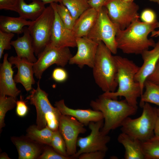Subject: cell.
<instances>
[{
	"label": "cell",
	"instance_id": "5b68a950",
	"mask_svg": "<svg viewBox=\"0 0 159 159\" xmlns=\"http://www.w3.org/2000/svg\"><path fill=\"white\" fill-rule=\"evenodd\" d=\"M37 84L36 89H33L26 98L36 108L37 127L41 130L47 126L53 131L57 130L62 114L56 107H54L50 103L48 98V94L40 87L39 80Z\"/></svg>",
	"mask_w": 159,
	"mask_h": 159
},
{
	"label": "cell",
	"instance_id": "ffe728a7",
	"mask_svg": "<svg viewBox=\"0 0 159 159\" xmlns=\"http://www.w3.org/2000/svg\"><path fill=\"white\" fill-rule=\"evenodd\" d=\"M23 33L22 36L11 41V45L14 47L17 57L35 63L37 59L34 55L32 40L28 27H24Z\"/></svg>",
	"mask_w": 159,
	"mask_h": 159
},
{
	"label": "cell",
	"instance_id": "f35d334b",
	"mask_svg": "<svg viewBox=\"0 0 159 159\" xmlns=\"http://www.w3.org/2000/svg\"><path fill=\"white\" fill-rule=\"evenodd\" d=\"M106 0H88L87 2L91 8L98 11L104 6Z\"/></svg>",
	"mask_w": 159,
	"mask_h": 159
},
{
	"label": "cell",
	"instance_id": "52a82bcc",
	"mask_svg": "<svg viewBox=\"0 0 159 159\" xmlns=\"http://www.w3.org/2000/svg\"><path fill=\"white\" fill-rule=\"evenodd\" d=\"M54 18V9L50 4L43 13L32 21L28 27L32 39L34 54L37 57L50 43Z\"/></svg>",
	"mask_w": 159,
	"mask_h": 159
},
{
	"label": "cell",
	"instance_id": "836d02e7",
	"mask_svg": "<svg viewBox=\"0 0 159 159\" xmlns=\"http://www.w3.org/2000/svg\"><path fill=\"white\" fill-rule=\"evenodd\" d=\"M139 16L141 21L145 23L153 24L158 21L157 20L156 13L150 8H146L143 9Z\"/></svg>",
	"mask_w": 159,
	"mask_h": 159
},
{
	"label": "cell",
	"instance_id": "1f68e13d",
	"mask_svg": "<svg viewBox=\"0 0 159 159\" xmlns=\"http://www.w3.org/2000/svg\"><path fill=\"white\" fill-rule=\"evenodd\" d=\"M70 156L62 155L56 151L51 146L45 145L43 151L38 159H72Z\"/></svg>",
	"mask_w": 159,
	"mask_h": 159
},
{
	"label": "cell",
	"instance_id": "4316f807",
	"mask_svg": "<svg viewBox=\"0 0 159 159\" xmlns=\"http://www.w3.org/2000/svg\"><path fill=\"white\" fill-rule=\"evenodd\" d=\"M62 3L68 9L75 20L90 7L87 0H62Z\"/></svg>",
	"mask_w": 159,
	"mask_h": 159
},
{
	"label": "cell",
	"instance_id": "603a6c76",
	"mask_svg": "<svg viewBox=\"0 0 159 159\" xmlns=\"http://www.w3.org/2000/svg\"><path fill=\"white\" fill-rule=\"evenodd\" d=\"M29 4L24 0L20 3L17 11L19 16L26 20L34 21L38 18L44 12L46 7L41 0H33Z\"/></svg>",
	"mask_w": 159,
	"mask_h": 159
},
{
	"label": "cell",
	"instance_id": "b9f144b4",
	"mask_svg": "<svg viewBox=\"0 0 159 159\" xmlns=\"http://www.w3.org/2000/svg\"><path fill=\"white\" fill-rule=\"evenodd\" d=\"M32 1L33 0H29ZM45 4L52 3H62V0H41Z\"/></svg>",
	"mask_w": 159,
	"mask_h": 159
},
{
	"label": "cell",
	"instance_id": "ba28073f",
	"mask_svg": "<svg viewBox=\"0 0 159 159\" xmlns=\"http://www.w3.org/2000/svg\"><path fill=\"white\" fill-rule=\"evenodd\" d=\"M117 29L103 6L98 11L95 23L87 37L98 43L102 42L112 54H115L118 49L115 39Z\"/></svg>",
	"mask_w": 159,
	"mask_h": 159
},
{
	"label": "cell",
	"instance_id": "d590c367",
	"mask_svg": "<svg viewBox=\"0 0 159 159\" xmlns=\"http://www.w3.org/2000/svg\"><path fill=\"white\" fill-rule=\"evenodd\" d=\"M68 74L65 70L62 68L57 67L54 69L52 72V78L57 82H62L67 79Z\"/></svg>",
	"mask_w": 159,
	"mask_h": 159
},
{
	"label": "cell",
	"instance_id": "74e56055",
	"mask_svg": "<svg viewBox=\"0 0 159 159\" xmlns=\"http://www.w3.org/2000/svg\"><path fill=\"white\" fill-rule=\"evenodd\" d=\"M16 107V113L18 116L24 117L27 114L28 108L25 101L22 99L21 96L20 99L17 101Z\"/></svg>",
	"mask_w": 159,
	"mask_h": 159
},
{
	"label": "cell",
	"instance_id": "8992f818",
	"mask_svg": "<svg viewBox=\"0 0 159 159\" xmlns=\"http://www.w3.org/2000/svg\"><path fill=\"white\" fill-rule=\"evenodd\" d=\"M142 108L141 116L135 119L127 117L122 122L120 130L122 132L143 142L154 136L157 111L156 107L147 102L144 103Z\"/></svg>",
	"mask_w": 159,
	"mask_h": 159
},
{
	"label": "cell",
	"instance_id": "bcb514c9",
	"mask_svg": "<svg viewBox=\"0 0 159 159\" xmlns=\"http://www.w3.org/2000/svg\"><path fill=\"white\" fill-rule=\"evenodd\" d=\"M127 2H132L134 0H123Z\"/></svg>",
	"mask_w": 159,
	"mask_h": 159
},
{
	"label": "cell",
	"instance_id": "9a60e30c",
	"mask_svg": "<svg viewBox=\"0 0 159 159\" xmlns=\"http://www.w3.org/2000/svg\"><path fill=\"white\" fill-rule=\"evenodd\" d=\"M141 55L143 63L139 67L135 79L140 85L142 95L145 82L154 71L159 60V40L155 43L152 49L146 50Z\"/></svg>",
	"mask_w": 159,
	"mask_h": 159
},
{
	"label": "cell",
	"instance_id": "8fae6325",
	"mask_svg": "<svg viewBox=\"0 0 159 159\" xmlns=\"http://www.w3.org/2000/svg\"><path fill=\"white\" fill-rule=\"evenodd\" d=\"M104 119L96 122H90L88 125L90 134L85 137L78 138L77 145L79 150L73 156V158H77L81 154L96 151L106 152L108 148L107 144L110 140V137L104 134L101 129L104 124Z\"/></svg>",
	"mask_w": 159,
	"mask_h": 159
},
{
	"label": "cell",
	"instance_id": "5bb4252c",
	"mask_svg": "<svg viewBox=\"0 0 159 159\" xmlns=\"http://www.w3.org/2000/svg\"><path fill=\"white\" fill-rule=\"evenodd\" d=\"M55 18L52 26L50 41L49 44L58 47H77L76 38L72 30L64 25L54 6Z\"/></svg>",
	"mask_w": 159,
	"mask_h": 159
},
{
	"label": "cell",
	"instance_id": "d6a6232c",
	"mask_svg": "<svg viewBox=\"0 0 159 159\" xmlns=\"http://www.w3.org/2000/svg\"><path fill=\"white\" fill-rule=\"evenodd\" d=\"M14 36V33L0 30V59L2 58L4 50L11 49V40Z\"/></svg>",
	"mask_w": 159,
	"mask_h": 159
},
{
	"label": "cell",
	"instance_id": "4dcf8cb0",
	"mask_svg": "<svg viewBox=\"0 0 159 159\" xmlns=\"http://www.w3.org/2000/svg\"><path fill=\"white\" fill-rule=\"evenodd\" d=\"M50 146L60 154L69 157L67 154L65 142L59 129L53 131Z\"/></svg>",
	"mask_w": 159,
	"mask_h": 159
},
{
	"label": "cell",
	"instance_id": "ee69618b",
	"mask_svg": "<svg viewBox=\"0 0 159 159\" xmlns=\"http://www.w3.org/2000/svg\"><path fill=\"white\" fill-rule=\"evenodd\" d=\"M0 159H10L11 158L9 157L8 155L6 153L4 152L2 153L0 155Z\"/></svg>",
	"mask_w": 159,
	"mask_h": 159
},
{
	"label": "cell",
	"instance_id": "d6986e66",
	"mask_svg": "<svg viewBox=\"0 0 159 159\" xmlns=\"http://www.w3.org/2000/svg\"><path fill=\"white\" fill-rule=\"evenodd\" d=\"M54 105L63 115L73 116L80 122L87 125L92 122H96L104 119L102 112L99 111L87 109H74L67 107L63 99L56 101Z\"/></svg>",
	"mask_w": 159,
	"mask_h": 159
},
{
	"label": "cell",
	"instance_id": "277c9868",
	"mask_svg": "<svg viewBox=\"0 0 159 159\" xmlns=\"http://www.w3.org/2000/svg\"><path fill=\"white\" fill-rule=\"evenodd\" d=\"M102 42L98 43L93 74L97 85L105 92L115 91L117 67L114 56Z\"/></svg>",
	"mask_w": 159,
	"mask_h": 159
},
{
	"label": "cell",
	"instance_id": "e0dca14e",
	"mask_svg": "<svg viewBox=\"0 0 159 159\" xmlns=\"http://www.w3.org/2000/svg\"><path fill=\"white\" fill-rule=\"evenodd\" d=\"M8 54L4 56L3 62L0 66V95L16 98L21 92L16 86L13 77L14 71L8 59Z\"/></svg>",
	"mask_w": 159,
	"mask_h": 159
},
{
	"label": "cell",
	"instance_id": "cb8c5ba5",
	"mask_svg": "<svg viewBox=\"0 0 159 159\" xmlns=\"http://www.w3.org/2000/svg\"><path fill=\"white\" fill-rule=\"evenodd\" d=\"M32 21L19 17H12L4 15L0 16V30L7 33L16 34L23 33L24 28L29 26Z\"/></svg>",
	"mask_w": 159,
	"mask_h": 159
},
{
	"label": "cell",
	"instance_id": "30bf717a",
	"mask_svg": "<svg viewBox=\"0 0 159 159\" xmlns=\"http://www.w3.org/2000/svg\"><path fill=\"white\" fill-rule=\"evenodd\" d=\"M72 56L69 47H58L48 44L38 56L37 62L34 63L35 76L40 80L44 72L49 66L56 64L64 67Z\"/></svg>",
	"mask_w": 159,
	"mask_h": 159
},
{
	"label": "cell",
	"instance_id": "6da1fadb",
	"mask_svg": "<svg viewBox=\"0 0 159 159\" xmlns=\"http://www.w3.org/2000/svg\"><path fill=\"white\" fill-rule=\"evenodd\" d=\"M158 22L148 24L137 19L124 29L117 28L115 37L117 49L125 54H141L150 47H153L155 43L148 36L158 28Z\"/></svg>",
	"mask_w": 159,
	"mask_h": 159
},
{
	"label": "cell",
	"instance_id": "7a4b0ae2",
	"mask_svg": "<svg viewBox=\"0 0 159 159\" xmlns=\"http://www.w3.org/2000/svg\"><path fill=\"white\" fill-rule=\"evenodd\" d=\"M114 57L117 67L118 89L116 91L105 92L101 95L113 99L123 97L129 104L138 109L137 100L142 93L140 85L135 77L140 67L127 58L118 55Z\"/></svg>",
	"mask_w": 159,
	"mask_h": 159
},
{
	"label": "cell",
	"instance_id": "ac0fdd59",
	"mask_svg": "<svg viewBox=\"0 0 159 159\" xmlns=\"http://www.w3.org/2000/svg\"><path fill=\"white\" fill-rule=\"evenodd\" d=\"M11 140L16 148L19 159H38L45 145L26 136H13L11 138Z\"/></svg>",
	"mask_w": 159,
	"mask_h": 159
},
{
	"label": "cell",
	"instance_id": "60d3db41",
	"mask_svg": "<svg viewBox=\"0 0 159 159\" xmlns=\"http://www.w3.org/2000/svg\"><path fill=\"white\" fill-rule=\"evenodd\" d=\"M157 116L154 129V137L159 139V107L157 108Z\"/></svg>",
	"mask_w": 159,
	"mask_h": 159
},
{
	"label": "cell",
	"instance_id": "f6af8a7d",
	"mask_svg": "<svg viewBox=\"0 0 159 159\" xmlns=\"http://www.w3.org/2000/svg\"><path fill=\"white\" fill-rule=\"evenodd\" d=\"M150 1L159 4V0H149Z\"/></svg>",
	"mask_w": 159,
	"mask_h": 159
},
{
	"label": "cell",
	"instance_id": "8d00e7d4",
	"mask_svg": "<svg viewBox=\"0 0 159 159\" xmlns=\"http://www.w3.org/2000/svg\"><path fill=\"white\" fill-rule=\"evenodd\" d=\"M106 152L96 151L83 153L77 158L79 159H103L106 155Z\"/></svg>",
	"mask_w": 159,
	"mask_h": 159
},
{
	"label": "cell",
	"instance_id": "3957f363",
	"mask_svg": "<svg viewBox=\"0 0 159 159\" xmlns=\"http://www.w3.org/2000/svg\"><path fill=\"white\" fill-rule=\"evenodd\" d=\"M90 105L93 110L102 112L104 122L101 131L105 135L121 127L125 119L135 115L138 109L129 104L125 99L118 101L101 95L91 101Z\"/></svg>",
	"mask_w": 159,
	"mask_h": 159
},
{
	"label": "cell",
	"instance_id": "7bdbcfd3",
	"mask_svg": "<svg viewBox=\"0 0 159 159\" xmlns=\"http://www.w3.org/2000/svg\"><path fill=\"white\" fill-rule=\"evenodd\" d=\"M158 27L159 28V22L158 24ZM159 36V30H154L151 33L150 37H157Z\"/></svg>",
	"mask_w": 159,
	"mask_h": 159
},
{
	"label": "cell",
	"instance_id": "484cf974",
	"mask_svg": "<svg viewBox=\"0 0 159 159\" xmlns=\"http://www.w3.org/2000/svg\"><path fill=\"white\" fill-rule=\"evenodd\" d=\"M145 91L140 97V105L142 107L145 102L154 104L159 107V85L146 80Z\"/></svg>",
	"mask_w": 159,
	"mask_h": 159
},
{
	"label": "cell",
	"instance_id": "83f0119b",
	"mask_svg": "<svg viewBox=\"0 0 159 159\" xmlns=\"http://www.w3.org/2000/svg\"><path fill=\"white\" fill-rule=\"evenodd\" d=\"M142 148L145 159H159V139L154 137L142 142Z\"/></svg>",
	"mask_w": 159,
	"mask_h": 159
},
{
	"label": "cell",
	"instance_id": "e575fe53",
	"mask_svg": "<svg viewBox=\"0 0 159 159\" xmlns=\"http://www.w3.org/2000/svg\"><path fill=\"white\" fill-rule=\"evenodd\" d=\"M21 0H0V9L17 12Z\"/></svg>",
	"mask_w": 159,
	"mask_h": 159
},
{
	"label": "cell",
	"instance_id": "7c38bea8",
	"mask_svg": "<svg viewBox=\"0 0 159 159\" xmlns=\"http://www.w3.org/2000/svg\"><path fill=\"white\" fill-rule=\"evenodd\" d=\"M84 125L74 117L62 114L59 118L58 129L66 143L67 154L72 157L77 152L78 136L87 131Z\"/></svg>",
	"mask_w": 159,
	"mask_h": 159
},
{
	"label": "cell",
	"instance_id": "2e32d148",
	"mask_svg": "<svg viewBox=\"0 0 159 159\" xmlns=\"http://www.w3.org/2000/svg\"><path fill=\"white\" fill-rule=\"evenodd\" d=\"M9 62L14 65L17 69V72L14 78L16 83H20L27 91L32 89V85L35 81L33 75L34 63L26 59L11 56L8 58Z\"/></svg>",
	"mask_w": 159,
	"mask_h": 159
},
{
	"label": "cell",
	"instance_id": "f546056e",
	"mask_svg": "<svg viewBox=\"0 0 159 159\" xmlns=\"http://www.w3.org/2000/svg\"><path fill=\"white\" fill-rule=\"evenodd\" d=\"M51 4L54 6L60 19L65 26L72 30L75 20L68 9L62 3L58 4L52 3Z\"/></svg>",
	"mask_w": 159,
	"mask_h": 159
},
{
	"label": "cell",
	"instance_id": "f1b7e54d",
	"mask_svg": "<svg viewBox=\"0 0 159 159\" xmlns=\"http://www.w3.org/2000/svg\"><path fill=\"white\" fill-rule=\"evenodd\" d=\"M0 95V130L5 124L4 118L7 112L14 109L16 106V98L11 96Z\"/></svg>",
	"mask_w": 159,
	"mask_h": 159
},
{
	"label": "cell",
	"instance_id": "7dc6e473",
	"mask_svg": "<svg viewBox=\"0 0 159 159\" xmlns=\"http://www.w3.org/2000/svg\"><path fill=\"white\" fill-rule=\"evenodd\" d=\"M87 1L88 0H87Z\"/></svg>",
	"mask_w": 159,
	"mask_h": 159
},
{
	"label": "cell",
	"instance_id": "7402d4cb",
	"mask_svg": "<svg viewBox=\"0 0 159 159\" xmlns=\"http://www.w3.org/2000/svg\"><path fill=\"white\" fill-rule=\"evenodd\" d=\"M117 140L125 149V159H145L142 141L123 132L119 135Z\"/></svg>",
	"mask_w": 159,
	"mask_h": 159
},
{
	"label": "cell",
	"instance_id": "ab89813d",
	"mask_svg": "<svg viewBox=\"0 0 159 159\" xmlns=\"http://www.w3.org/2000/svg\"><path fill=\"white\" fill-rule=\"evenodd\" d=\"M147 80L159 85V60L154 71Z\"/></svg>",
	"mask_w": 159,
	"mask_h": 159
},
{
	"label": "cell",
	"instance_id": "44dd1931",
	"mask_svg": "<svg viewBox=\"0 0 159 159\" xmlns=\"http://www.w3.org/2000/svg\"><path fill=\"white\" fill-rule=\"evenodd\" d=\"M98 11L90 8L75 20L72 30L76 38L87 37L97 20Z\"/></svg>",
	"mask_w": 159,
	"mask_h": 159
},
{
	"label": "cell",
	"instance_id": "4fadbf2b",
	"mask_svg": "<svg viewBox=\"0 0 159 159\" xmlns=\"http://www.w3.org/2000/svg\"><path fill=\"white\" fill-rule=\"evenodd\" d=\"M77 52L70 58L69 63L76 64L81 68L87 65L93 67L98 43L87 37L76 38Z\"/></svg>",
	"mask_w": 159,
	"mask_h": 159
},
{
	"label": "cell",
	"instance_id": "d4e9b609",
	"mask_svg": "<svg viewBox=\"0 0 159 159\" xmlns=\"http://www.w3.org/2000/svg\"><path fill=\"white\" fill-rule=\"evenodd\" d=\"M26 136L31 139L41 144L50 146L53 131L47 126L39 130L36 125H30L26 130Z\"/></svg>",
	"mask_w": 159,
	"mask_h": 159
},
{
	"label": "cell",
	"instance_id": "9c48e42d",
	"mask_svg": "<svg viewBox=\"0 0 159 159\" xmlns=\"http://www.w3.org/2000/svg\"><path fill=\"white\" fill-rule=\"evenodd\" d=\"M104 6L110 20L118 29L123 30L139 19V6L134 1L123 0H106Z\"/></svg>",
	"mask_w": 159,
	"mask_h": 159
}]
</instances>
